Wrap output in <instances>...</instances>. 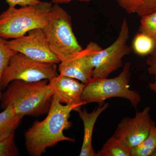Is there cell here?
Returning a JSON list of instances; mask_svg holds the SVG:
<instances>
[{"label": "cell", "mask_w": 156, "mask_h": 156, "mask_svg": "<svg viewBox=\"0 0 156 156\" xmlns=\"http://www.w3.org/2000/svg\"><path fill=\"white\" fill-rule=\"evenodd\" d=\"M73 111L76 112L75 106L63 105L54 94L46 118L35 121L24 132L26 149L30 155L41 156L48 148L62 141H75L63 132L72 126L69 119Z\"/></svg>", "instance_id": "obj_1"}, {"label": "cell", "mask_w": 156, "mask_h": 156, "mask_svg": "<svg viewBox=\"0 0 156 156\" xmlns=\"http://www.w3.org/2000/svg\"><path fill=\"white\" fill-rule=\"evenodd\" d=\"M5 90L1 97V107L4 109L11 105L17 115L23 117L47 114L54 94L48 80L33 82L17 80Z\"/></svg>", "instance_id": "obj_2"}, {"label": "cell", "mask_w": 156, "mask_h": 156, "mask_svg": "<svg viewBox=\"0 0 156 156\" xmlns=\"http://www.w3.org/2000/svg\"><path fill=\"white\" fill-rule=\"evenodd\" d=\"M53 4L42 2L35 5L10 7L0 14V37L12 40L37 28L43 29L48 23Z\"/></svg>", "instance_id": "obj_3"}, {"label": "cell", "mask_w": 156, "mask_h": 156, "mask_svg": "<svg viewBox=\"0 0 156 156\" xmlns=\"http://www.w3.org/2000/svg\"><path fill=\"white\" fill-rule=\"evenodd\" d=\"M131 63L127 62L122 70L114 78L92 77L85 84L82 95L85 104L96 103L102 105L106 99L120 98L129 100L136 108L141 100V96L136 90L130 89Z\"/></svg>", "instance_id": "obj_4"}, {"label": "cell", "mask_w": 156, "mask_h": 156, "mask_svg": "<svg viewBox=\"0 0 156 156\" xmlns=\"http://www.w3.org/2000/svg\"><path fill=\"white\" fill-rule=\"evenodd\" d=\"M49 47L60 62L83 49L73 29L72 18L59 5H53L48 23L42 29Z\"/></svg>", "instance_id": "obj_5"}, {"label": "cell", "mask_w": 156, "mask_h": 156, "mask_svg": "<svg viewBox=\"0 0 156 156\" xmlns=\"http://www.w3.org/2000/svg\"><path fill=\"white\" fill-rule=\"evenodd\" d=\"M57 64L37 61L17 52L3 71L1 89L5 90L11 82L17 80L29 82L50 80L58 75Z\"/></svg>", "instance_id": "obj_6"}, {"label": "cell", "mask_w": 156, "mask_h": 156, "mask_svg": "<svg viewBox=\"0 0 156 156\" xmlns=\"http://www.w3.org/2000/svg\"><path fill=\"white\" fill-rule=\"evenodd\" d=\"M129 37L130 28L125 17L115 41L108 48L92 55V62L94 69L92 77L108 78L122 66L123 58L133 51L131 47L127 44Z\"/></svg>", "instance_id": "obj_7"}, {"label": "cell", "mask_w": 156, "mask_h": 156, "mask_svg": "<svg viewBox=\"0 0 156 156\" xmlns=\"http://www.w3.org/2000/svg\"><path fill=\"white\" fill-rule=\"evenodd\" d=\"M7 44L16 52L37 61L56 64L60 62L50 49L41 28L32 30L27 34L7 41Z\"/></svg>", "instance_id": "obj_8"}, {"label": "cell", "mask_w": 156, "mask_h": 156, "mask_svg": "<svg viewBox=\"0 0 156 156\" xmlns=\"http://www.w3.org/2000/svg\"><path fill=\"white\" fill-rule=\"evenodd\" d=\"M151 108L137 112L133 118H124L119 123L114 136L131 150L148 136L154 122L151 119Z\"/></svg>", "instance_id": "obj_9"}, {"label": "cell", "mask_w": 156, "mask_h": 156, "mask_svg": "<svg viewBox=\"0 0 156 156\" xmlns=\"http://www.w3.org/2000/svg\"><path fill=\"white\" fill-rule=\"evenodd\" d=\"M102 49L95 42H89L85 49L58 64V74L74 78L83 83H87L92 78L94 69L92 62V55Z\"/></svg>", "instance_id": "obj_10"}, {"label": "cell", "mask_w": 156, "mask_h": 156, "mask_svg": "<svg viewBox=\"0 0 156 156\" xmlns=\"http://www.w3.org/2000/svg\"><path fill=\"white\" fill-rule=\"evenodd\" d=\"M49 83L60 103L75 106L77 112L85 105L82 99L85 84L60 74L49 80Z\"/></svg>", "instance_id": "obj_11"}, {"label": "cell", "mask_w": 156, "mask_h": 156, "mask_svg": "<svg viewBox=\"0 0 156 156\" xmlns=\"http://www.w3.org/2000/svg\"><path fill=\"white\" fill-rule=\"evenodd\" d=\"M108 106V104L105 103L99 105L96 109L88 112L86 109L80 110L78 113L83 121L84 127V135L80 156H96L92 144V134L94 126L98 118Z\"/></svg>", "instance_id": "obj_12"}, {"label": "cell", "mask_w": 156, "mask_h": 156, "mask_svg": "<svg viewBox=\"0 0 156 156\" xmlns=\"http://www.w3.org/2000/svg\"><path fill=\"white\" fill-rule=\"evenodd\" d=\"M128 14L141 17L156 12V0H115Z\"/></svg>", "instance_id": "obj_13"}, {"label": "cell", "mask_w": 156, "mask_h": 156, "mask_svg": "<svg viewBox=\"0 0 156 156\" xmlns=\"http://www.w3.org/2000/svg\"><path fill=\"white\" fill-rule=\"evenodd\" d=\"M23 116L17 115L13 106L9 105L0 112V135L15 130L20 125Z\"/></svg>", "instance_id": "obj_14"}, {"label": "cell", "mask_w": 156, "mask_h": 156, "mask_svg": "<svg viewBox=\"0 0 156 156\" xmlns=\"http://www.w3.org/2000/svg\"><path fill=\"white\" fill-rule=\"evenodd\" d=\"M96 156H131V149L112 135L104 144Z\"/></svg>", "instance_id": "obj_15"}, {"label": "cell", "mask_w": 156, "mask_h": 156, "mask_svg": "<svg viewBox=\"0 0 156 156\" xmlns=\"http://www.w3.org/2000/svg\"><path fill=\"white\" fill-rule=\"evenodd\" d=\"M156 46L154 41L146 34L139 32L134 37L132 41V50L140 56L149 55Z\"/></svg>", "instance_id": "obj_16"}, {"label": "cell", "mask_w": 156, "mask_h": 156, "mask_svg": "<svg viewBox=\"0 0 156 156\" xmlns=\"http://www.w3.org/2000/svg\"><path fill=\"white\" fill-rule=\"evenodd\" d=\"M156 151V126L154 124L147 137L139 145L131 149V156H153Z\"/></svg>", "instance_id": "obj_17"}, {"label": "cell", "mask_w": 156, "mask_h": 156, "mask_svg": "<svg viewBox=\"0 0 156 156\" xmlns=\"http://www.w3.org/2000/svg\"><path fill=\"white\" fill-rule=\"evenodd\" d=\"M15 138V130H11L0 135V156L19 155Z\"/></svg>", "instance_id": "obj_18"}, {"label": "cell", "mask_w": 156, "mask_h": 156, "mask_svg": "<svg viewBox=\"0 0 156 156\" xmlns=\"http://www.w3.org/2000/svg\"><path fill=\"white\" fill-rule=\"evenodd\" d=\"M141 17L138 32L149 36L156 43V12Z\"/></svg>", "instance_id": "obj_19"}, {"label": "cell", "mask_w": 156, "mask_h": 156, "mask_svg": "<svg viewBox=\"0 0 156 156\" xmlns=\"http://www.w3.org/2000/svg\"><path fill=\"white\" fill-rule=\"evenodd\" d=\"M17 53L9 47L5 39L0 37V102L2 90L1 88V80L3 71L7 67L10 58Z\"/></svg>", "instance_id": "obj_20"}, {"label": "cell", "mask_w": 156, "mask_h": 156, "mask_svg": "<svg viewBox=\"0 0 156 156\" xmlns=\"http://www.w3.org/2000/svg\"><path fill=\"white\" fill-rule=\"evenodd\" d=\"M146 63L148 66V73L151 75L156 76V46L148 56Z\"/></svg>", "instance_id": "obj_21"}, {"label": "cell", "mask_w": 156, "mask_h": 156, "mask_svg": "<svg viewBox=\"0 0 156 156\" xmlns=\"http://www.w3.org/2000/svg\"><path fill=\"white\" fill-rule=\"evenodd\" d=\"M5 1L10 7L35 5L42 2L40 0H5Z\"/></svg>", "instance_id": "obj_22"}, {"label": "cell", "mask_w": 156, "mask_h": 156, "mask_svg": "<svg viewBox=\"0 0 156 156\" xmlns=\"http://www.w3.org/2000/svg\"><path fill=\"white\" fill-rule=\"evenodd\" d=\"M50 2L52 3L53 5H59V4H67L75 0H49ZM81 2H91L92 0H77Z\"/></svg>", "instance_id": "obj_23"}, {"label": "cell", "mask_w": 156, "mask_h": 156, "mask_svg": "<svg viewBox=\"0 0 156 156\" xmlns=\"http://www.w3.org/2000/svg\"><path fill=\"white\" fill-rule=\"evenodd\" d=\"M149 87L151 90L153 91L156 94V76H155L154 82L149 84Z\"/></svg>", "instance_id": "obj_24"}, {"label": "cell", "mask_w": 156, "mask_h": 156, "mask_svg": "<svg viewBox=\"0 0 156 156\" xmlns=\"http://www.w3.org/2000/svg\"><path fill=\"white\" fill-rule=\"evenodd\" d=\"M153 156H156V151L154 153L153 155Z\"/></svg>", "instance_id": "obj_25"}]
</instances>
